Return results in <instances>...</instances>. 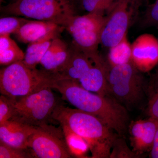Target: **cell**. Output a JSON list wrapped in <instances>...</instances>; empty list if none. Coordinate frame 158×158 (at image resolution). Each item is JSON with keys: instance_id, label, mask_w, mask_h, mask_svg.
Masks as SVG:
<instances>
[{"instance_id": "cell-29", "label": "cell", "mask_w": 158, "mask_h": 158, "mask_svg": "<svg viewBox=\"0 0 158 158\" xmlns=\"http://www.w3.org/2000/svg\"><path fill=\"white\" fill-rule=\"evenodd\" d=\"M1 1V2H2L3 1V0H0Z\"/></svg>"}, {"instance_id": "cell-24", "label": "cell", "mask_w": 158, "mask_h": 158, "mask_svg": "<svg viewBox=\"0 0 158 158\" xmlns=\"http://www.w3.org/2000/svg\"><path fill=\"white\" fill-rule=\"evenodd\" d=\"M0 158H34L29 149H22L13 147L0 141Z\"/></svg>"}, {"instance_id": "cell-27", "label": "cell", "mask_w": 158, "mask_h": 158, "mask_svg": "<svg viewBox=\"0 0 158 158\" xmlns=\"http://www.w3.org/2000/svg\"><path fill=\"white\" fill-rule=\"evenodd\" d=\"M12 108L9 98L1 94L0 96V124L10 119Z\"/></svg>"}, {"instance_id": "cell-1", "label": "cell", "mask_w": 158, "mask_h": 158, "mask_svg": "<svg viewBox=\"0 0 158 158\" xmlns=\"http://www.w3.org/2000/svg\"><path fill=\"white\" fill-rule=\"evenodd\" d=\"M51 88L62 95L63 100L76 109L99 118L122 136L127 129L129 116L126 108L111 95H102L83 88L77 81L56 80Z\"/></svg>"}, {"instance_id": "cell-4", "label": "cell", "mask_w": 158, "mask_h": 158, "mask_svg": "<svg viewBox=\"0 0 158 158\" xmlns=\"http://www.w3.org/2000/svg\"><path fill=\"white\" fill-rule=\"evenodd\" d=\"M54 81L45 71L30 68L20 61L1 69L0 92L9 98H19L50 87Z\"/></svg>"}, {"instance_id": "cell-21", "label": "cell", "mask_w": 158, "mask_h": 158, "mask_svg": "<svg viewBox=\"0 0 158 158\" xmlns=\"http://www.w3.org/2000/svg\"><path fill=\"white\" fill-rule=\"evenodd\" d=\"M118 0H81L82 7L88 13L108 16Z\"/></svg>"}, {"instance_id": "cell-22", "label": "cell", "mask_w": 158, "mask_h": 158, "mask_svg": "<svg viewBox=\"0 0 158 158\" xmlns=\"http://www.w3.org/2000/svg\"><path fill=\"white\" fill-rule=\"evenodd\" d=\"M148 114L158 120V67L148 86Z\"/></svg>"}, {"instance_id": "cell-14", "label": "cell", "mask_w": 158, "mask_h": 158, "mask_svg": "<svg viewBox=\"0 0 158 158\" xmlns=\"http://www.w3.org/2000/svg\"><path fill=\"white\" fill-rule=\"evenodd\" d=\"M36 127L8 120L0 124V141L13 147L28 149L29 138Z\"/></svg>"}, {"instance_id": "cell-20", "label": "cell", "mask_w": 158, "mask_h": 158, "mask_svg": "<svg viewBox=\"0 0 158 158\" xmlns=\"http://www.w3.org/2000/svg\"><path fill=\"white\" fill-rule=\"evenodd\" d=\"M62 128L64 131L69 150L73 156L86 158V154L89 149L87 142L81 136L68 129Z\"/></svg>"}, {"instance_id": "cell-19", "label": "cell", "mask_w": 158, "mask_h": 158, "mask_svg": "<svg viewBox=\"0 0 158 158\" xmlns=\"http://www.w3.org/2000/svg\"><path fill=\"white\" fill-rule=\"evenodd\" d=\"M131 44L127 35L118 44L110 48L108 61L110 66L123 65L131 62Z\"/></svg>"}, {"instance_id": "cell-13", "label": "cell", "mask_w": 158, "mask_h": 158, "mask_svg": "<svg viewBox=\"0 0 158 158\" xmlns=\"http://www.w3.org/2000/svg\"><path fill=\"white\" fill-rule=\"evenodd\" d=\"M94 64L90 57L73 46L67 63L54 78L56 81L72 80L79 81Z\"/></svg>"}, {"instance_id": "cell-16", "label": "cell", "mask_w": 158, "mask_h": 158, "mask_svg": "<svg viewBox=\"0 0 158 158\" xmlns=\"http://www.w3.org/2000/svg\"><path fill=\"white\" fill-rule=\"evenodd\" d=\"M63 29L65 28L60 27L42 38L29 44L23 62L30 68H37V65L40 63L52 40L58 37Z\"/></svg>"}, {"instance_id": "cell-18", "label": "cell", "mask_w": 158, "mask_h": 158, "mask_svg": "<svg viewBox=\"0 0 158 158\" xmlns=\"http://www.w3.org/2000/svg\"><path fill=\"white\" fill-rule=\"evenodd\" d=\"M25 53L10 35H0V64L8 66L15 62L23 61Z\"/></svg>"}, {"instance_id": "cell-8", "label": "cell", "mask_w": 158, "mask_h": 158, "mask_svg": "<svg viewBox=\"0 0 158 158\" xmlns=\"http://www.w3.org/2000/svg\"><path fill=\"white\" fill-rule=\"evenodd\" d=\"M28 148L34 158H70L72 154L64 131L47 124L36 127L29 138Z\"/></svg>"}, {"instance_id": "cell-7", "label": "cell", "mask_w": 158, "mask_h": 158, "mask_svg": "<svg viewBox=\"0 0 158 158\" xmlns=\"http://www.w3.org/2000/svg\"><path fill=\"white\" fill-rule=\"evenodd\" d=\"M141 73L132 62L109 68L107 78L110 94L125 107L136 106L143 98L145 86Z\"/></svg>"}, {"instance_id": "cell-28", "label": "cell", "mask_w": 158, "mask_h": 158, "mask_svg": "<svg viewBox=\"0 0 158 158\" xmlns=\"http://www.w3.org/2000/svg\"><path fill=\"white\" fill-rule=\"evenodd\" d=\"M149 157L152 158H158V129L152 146L150 150Z\"/></svg>"}, {"instance_id": "cell-30", "label": "cell", "mask_w": 158, "mask_h": 158, "mask_svg": "<svg viewBox=\"0 0 158 158\" xmlns=\"http://www.w3.org/2000/svg\"><path fill=\"white\" fill-rule=\"evenodd\" d=\"M16 1V0H14V1Z\"/></svg>"}, {"instance_id": "cell-5", "label": "cell", "mask_w": 158, "mask_h": 158, "mask_svg": "<svg viewBox=\"0 0 158 158\" xmlns=\"http://www.w3.org/2000/svg\"><path fill=\"white\" fill-rule=\"evenodd\" d=\"M6 14L50 22L65 28L76 15L74 0H16L2 8Z\"/></svg>"}, {"instance_id": "cell-25", "label": "cell", "mask_w": 158, "mask_h": 158, "mask_svg": "<svg viewBox=\"0 0 158 158\" xmlns=\"http://www.w3.org/2000/svg\"><path fill=\"white\" fill-rule=\"evenodd\" d=\"M139 156L129 149L123 139L118 137L113 143L110 158H137Z\"/></svg>"}, {"instance_id": "cell-23", "label": "cell", "mask_w": 158, "mask_h": 158, "mask_svg": "<svg viewBox=\"0 0 158 158\" xmlns=\"http://www.w3.org/2000/svg\"><path fill=\"white\" fill-rule=\"evenodd\" d=\"M29 19L15 16L1 18L0 19V35L15 34Z\"/></svg>"}, {"instance_id": "cell-15", "label": "cell", "mask_w": 158, "mask_h": 158, "mask_svg": "<svg viewBox=\"0 0 158 158\" xmlns=\"http://www.w3.org/2000/svg\"><path fill=\"white\" fill-rule=\"evenodd\" d=\"M107 65L94 64L79 81L86 90L102 95H111L109 91Z\"/></svg>"}, {"instance_id": "cell-6", "label": "cell", "mask_w": 158, "mask_h": 158, "mask_svg": "<svg viewBox=\"0 0 158 158\" xmlns=\"http://www.w3.org/2000/svg\"><path fill=\"white\" fill-rule=\"evenodd\" d=\"M107 19V16L98 13L76 15L65 29L72 37L73 46L90 57L94 64H106L98 48Z\"/></svg>"}, {"instance_id": "cell-10", "label": "cell", "mask_w": 158, "mask_h": 158, "mask_svg": "<svg viewBox=\"0 0 158 158\" xmlns=\"http://www.w3.org/2000/svg\"><path fill=\"white\" fill-rule=\"evenodd\" d=\"M131 48V62L141 73L148 72L158 65V40L152 34L138 36Z\"/></svg>"}, {"instance_id": "cell-3", "label": "cell", "mask_w": 158, "mask_h": 158, "mask_svg": "<svg viewBox=\"0 0 158 158\" xmlns=\"http://www.w3.org/2000/svg\"><path fill=\"white\" fill-rule=\"evenodd\" d=\"M50 87L43 88L27 96L9 98L12 112L9 120L39 127L54 120L56 108L62 103Z\"/></svg>"}, {"instance_id": "cell-11", "label": "cell", "mask_w": 158, "mask_h": 158, "mask_svg": "<svg viewBox=\"0 0 158 158\" xmlns=\"http://www.w3.org/2000/svg\"><path fill=\"white\" fill-rule=\"evenodd\" d=\"M158 129V120L152 117L132 122L129 132L133 151L139 155L150 151Z\"/></svg>"}, {"instance_id": "cell-26", "label": "cell", "mask_w": 158, "mask_h": 158, "mask_svg": "<svg viewBox=\"0 0 158 158\" xmlns=\"http://www.w3.org/2000/svg\"><path fill=\"white\" fill-rule=\"evenodd\" d=\"M144 26H158V0H147L143 17Z\"/></svg>"}, {"instance_id": "cell-9", "label": "cell", "mask_w": 158, "mask_h": 158, "mask_svg": "<svg viewBox=\"0 0 158 158\" xmlns=\"http://www.w3.org/2000/svg\"><path fill=\"white\" fill-rule=\"evenodd\" d=\"M141 2V0H118L107 16L102 32L101 44L110 48L122 40L135 21Z\"/></svg>"}, {"instance_id": "cell-2", "label": "cell", "mask_w": 158, "mask_h": 158, "mask_svg": "<svg viewBox=\"0 0 158 158\" xmlns=\"http://www.w3.org/2000/svg\"><path fill=\"white\" fill-rule=\"evenodd\" d=\"M53 119L63 128L82 137L88 144L91 158H110L113 143L118 136L100 119L62 103L56 108Z\"/></svg>"}, {"instance_id": "cell-17", "label": "cell", "mask_w": 158, "mask_h": 158, "mask_svg": "<svg viewBox=\"0 0 158 158\" xmlns=\"http://www.w3.org/2000/svg\"><path fill=\"white\" fill-rule=\"evenodd\" d=\"M61 27L50 22L30 20L15 34L17 39L24 43H31Z\"/></svg>"}, {"instance_id": "cell-12", "label": "cell", "mask_w": 158, "mask_h": 158, "mask_svg": "<svg viewBox=\"0 0 158 158\" xmlns=\"http://www.w3.org/2000/svg\"><path fill=\"white\" fill-rule=\"evenodd\" d=\"M71 52L66 43L59 37L52 41L51 45L43 57L40 64L43 70L54 77L65 66Z\"/></svg>"}]
</instances>
